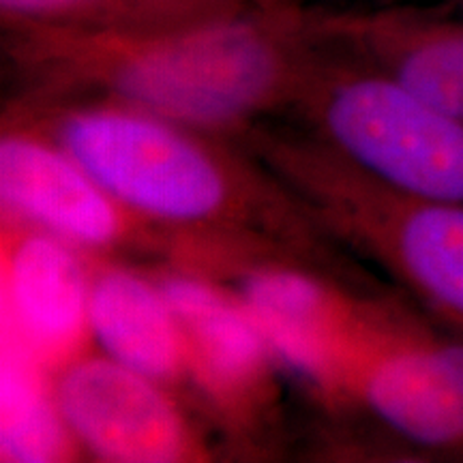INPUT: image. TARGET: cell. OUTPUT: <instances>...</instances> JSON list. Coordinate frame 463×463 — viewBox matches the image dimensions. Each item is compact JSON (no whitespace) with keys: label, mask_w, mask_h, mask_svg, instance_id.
I'll return each mask as SVG.
<instances>
[{"label":"cell","mask_w":463,"mask_h":463,"mask_svg":"<svg viewBox=\"0 0 463 463\" xmlns=\"http://www.w3.org/2000/svg\"><path fill=\"white\" fill-rule=\"evenodd\" d=\"M230 286L262 328L283 369L324 403L341 347L380 294L292 262L247 266Z\"/></svg>","instance_id":"obj_9"},{"label":"cell","mask_w":463,"mask_h":463,"mask_svg":"<svg viewBox=\"0 0 463 463\" xmlns=\"http://www.w3.org/2000/svg\"><path fill=\"white\" fill-rule=\"evenodd\" d=\"M320 48L288 123L391 187L463 204V118L345 52Z\"/></svg>","instance_id":"obj_4"},{"label":"cell","mask_w":463,"mask_h":463,"mask_svg":"<svg viewBox=\"0 0 463 463\" xmlns=\"http://www.w3.org/2000/svg\"><path fill=\"white\" fill-rule=\"evenodd\" d=\"M449 5H450V7H453V9L461 11V14H463V0H449Z\"/></svg>","instance_id":"obj_16"},{"label":"cell","mask_w":463,"mask_h":463,"mask_svg":"<svg viewBox=\"0 0 463 463\" xmlns=\"http://www.w3.org/2000/svg\"><path fill=\"white\" fill-rule=\"evenodd\" d=\"M3 123L48 136L127 206L249 262L372 288L294 191L234 137L101 97H9Z\"/></svg>","instance_id":"obj_1"},{"label":"cell","mask_w":463,"mask_h":463,"mask_svg":"<svg viewBox=\"0 0 463 463\" xmlns=\"http://www.w3.org/2000/svg\"><path fill=\"white\" fill-rule=\"evenodd\" d=\"M187 347L189 386L230 442L262 450L279 422L283 364L230 283L148 266Z\"/></svg>","instance_id":"obj_7"},{"label":"cell","mask_w":463,"mask_h":463,"mask_svg":"<svg viewBox=\"0 0 463 463\" xmlns=\"http://www.w3.org/2000/svg\"><path fill=\"white\" fill-rule=\"evenodd\" d=\"M62 420L82 455L108 463H200L213 459L181 395L99 350L54 373Z\"/></svg>","instance_id":"obj_8"},{"label":"cell","mask_w":463,"mask_h":463,"mask_svg":"<svg viewBox=\"0 0 463 463\" xmlns=\"http://www.w3.org/2000/svg\"><path fill=\"white\" fill-rule=\"evenodd\" d=\"M0 204L3 215L90 256L172 266L219 281H232L253 264L222 245L140 215L65 148L24 125L3 123Z\"/></svg>","instance_id":"obj_5"},{"label":"cell","mask_w":463,"mask_h":463,"mask_svg":"<svg viewBox=\"0 0 463 463\" xmlns=\"http://www.w3.org/2000/svg\"><path fill=\"white\" fill-rule=\"evenodd\" d=\"M324 408L364 414L416 455L463 459V335L380 294L341 347Z\"/></svg>","instance_id":"obj_6"},{"label":"cell","mask_w":463,"mask_h":463,"mask_svg":"<svg viewBox=\"0 0 463 463\" xmlns=\"http://www.w3.org/2000/svg\"><path fill=\"white\" fill-rule=\"evenodd\" d=\"M253 0H0V24L150 34L242 15Z\"/></svg>","instance_id":"obj_13"},{"label":"cell","mask_w":463,"mask_h":463,"mask_svg":"<svg viewBox=\"0 0 463 463\" xmlns=\"http://www.w3.org/2000/svg\"><path fill=\"white\" fill-rule=\"evenodd\" d=\"M89 262V320L97 350L176 395L191 392L181 324L148 266L90 253Z\"/></svg>","instance_id":"obj_12"},{"label":"cell","mask_w":463,"mask_h":463,"mask_svg":"<svg viewBox=\"0 0 463 463\" xmlns=\"http://www.w3.org/2000/svg\"><path fill=\"white\" fill-rule=\"evenodd\" d=\"M0 461L52 463L82 459L67 430L50 373L14 335L3 331L0 372Z\"/></svg>","instance_id":"obj_14"},{"label":"cell","mask_w":463,"mask_h":463,"mask_svg":"<svg viewBox=\"0 0 463 463\" xmlns=\"http://www.w3.org/2000/svg\"><path fill=\"white\" fill-rule=\"evenodd\" d=\"M328 0H253L256 7L262 9H303V7H320Z\"/></svg>","instance_id":"obj_15"},{"label":"cell","mask_w":463,"mask_h":463,"mask_svg":"<svg viewBox=\"0 0 463 463\" xmlns=\"http://www.w3.org/2000/svg\"><path fill=\"white\" fill-rule=\"evenodd\" d=\"M232 137L294 191L328 239L463 335V204L391 187L281 118Z\"/></svg>","instance_id":"obj_3"},{"label":"cell","mask_w":463,"mask_h":463,"mask_svg":"<svg viewBox=\"0 0 463 463\" xmlns=\"http://www.w3.org/2000/svg\"><path fill=\"white\" fill-rule=\"evenodd\" d=\"M3 331L56 373L95 350L89 320V253L3 215Z\"/></svg>","instance_id":"obj_10"},{"label":"cell","mask_w":463,"mask_h":463,"mask_svg":"<svg viewBox=\"0 0 463 463\" xmlns=\"http://www.w3.org/2000/svg\"><path fill=\"white\" fill-rule=\"evenodd\" d=\"M320 43L305 9H262L150 34L3 24L15 95L101 97L200 129L236 136L286 118Z\"/></svg>","instance_id":"obj_2"},{"label":"cell","mask_w":463,"mask_h":463,"mask_svg":"<svg viewBox=\"0 0 463 463\" xmlns=\"http://www.w3.org/2000/svg\"><path fill=\"white\" fill-rule=\"evenodd\" d=\"M307 9L316 42L358 58L444 112L463 118V14L386 5Z\"/></svg>","instance_id":"obj_11"}]
</instances>
